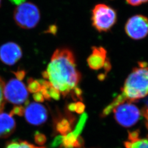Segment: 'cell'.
<instances>
[{
    "label": "cell",
    "mask_w": 148,
    "mask_h": 148,
    "mask_svg": "<svg viewBox=\"0 0 148 148\" xmlns=\"http://www.w3.org/2000/svg\"><path fill=\"white\" fill-rule=\"evenodd\" d=\"M42 76L64 97L71 95L78 87L81 78L74 53L67 48H60L54 51Z\"/></svg>",
    "instance_id": "6da1fadb"
},
{
    "label": "cell",
    "mask_w": 148,
    "mask_h": 148,
    "mask_svg": "<svg viewBox=\"0 0 148 148\" xmlns=\"http://www.w3.org/2000/svg\"><path fill=\"white\" fill-rule=\"evenodd\" d=\"M125 99L133 102L148 95V66L144 62L133 69L125 81L120 93Z\"/></svg>",
    "instance_id": "7a4b0ae2"
},
{
    "label": "cell",
    "mask_w": 148,
    "mask_h": 148,
    "mask_svg": "<svg viewBox=\"0 0 148 148\" xmlns=\"http://www.w3.org/2000/svg\"><path fill=\"white\" fill-rule=\"evenodd\" d=\"M91 19L93 27L98 32H108L116 23V12L109 5L98 4L92 11Z\"/></svg>",
    "instance_id": "3957f363"
},
{
    "label": "cell",
    "mask_w": 148,
    "mask_h": 148,
    "mask_svg": "<svg viewBox=\"0 0 148 148\" xmlns=\"http://www.w3.org/2000/svg\"><path fill=\"white\" fill-rule=\"evenodd\" d=\"M40 16V12L37 5L30 2L18 5L13 14L16 25L24 29H31L36 27Z\"/></svg>",
    "instance_id": "277c9868"
},
{
    "label": "cell",
    "mask_w": 148,
    "mask_h": 148,
    "mask_svg": "<svg viewBox=\"0 0 148 148\" xmlns=\"http://www.w3.org/2000/svg\"><path fill=\"white\" fill-rule=\"evenodd\" d=\"M117 122L122 126L130 127L137 122L141 112L132 102L126 101L118 104L112 110Z\"/></svg>",
    "instance_id": "5b68a950"
},
{
    "label": "cell",
    "mask_w": 148,
    "mask_h": 148,
    "mask_svg": "<svg viewBox=\"0 0 148 148\" xmlns=\"http://www.w3.org/2000/svg\"><path fill=\"white\" fill-rule=\"evenodd\" d=\"M3 95L5 99L17 106L26 103L29 96L25 85L16 79H10L5 85Z\"/></svg>",
    "instance_id": "8992f818"
},
{
    "label": "cell",
    "mask_w": 148,
    "mask_h": 148,
    "mask_svg": "<svg viewBox=\"0 0 148 148\" xmlns=\"http://www.w3.org/2000/svg\"><path fill=\"white\" fill-rule=\"evenodd\" d=\"M127 35L133 40L143 39L148 35V18L143 15H136L127 21L125 27Z\"/></svg>",
    "instance_id": "52a82bcc"
},
{
    "label": "cell",
    "mask_w": 148,
    "mask_h": 148,
    "mask_svg": "<svg viewBox=\"0 0 148 148\" xmlns=\"http://www.w3.org/2000/svg\"><path fill=\"white\" fill-rule=\"evenodd\" d=\"M24 115L29 123L33 125H41L46 121L48 114L46 108L41 104L32 103L25 109Z\"/></svg>",
    "instance_id": "ba28073f"
},
{
    "label": "cell",
    "mask_w": 148,
    "mask_h": 148,
    "mask_svg": "<svg viewBox=\"0 0 148 148\" xmlns=\"http://www.w3.org/2000/svg\"><path fill=\"white\" fill-rule=\"evenodd\" d=\"M22 55L21 48L16 43H5L0 47V60L6 65H14L21 59Z\"/></svg>",
    "instance_id": "9c48e42d"
},
{
    "label": "cell",
    "mask_w": 148,
    "mask_h": 148,
    "mask_svg": "<svg viewBox=\"0 0 148 148\" xmlns=\"http://www.w3.org/2000/svg\"><path fill=\"white\" fill-rule=\"evenodd\" d=\"M107 52L102 47H93L92 53L87 59V63L90 68L98 70L104 68L106 71L111 68L110 63L108 60Z\"/></svg>",
    "instance_id": "30bf717a"
},
{
    "label": "cell",
    "mask_w": 148,
    "mask_h": 148,
    "mask_svg": "<svg viewBox=\"0 0 148 148\" xmlns=\"http://www.w3.org/2000/svg\"><path fill=\"white\" fill-rule=\"evenodd\" d=\"M14 119L10 114L0 112V138L8 137L16 130Z\"/></svg>",
    "instance_id": "8fae6325"
},
{
    "label": "cell",
    "mask_w": 148,
    "mask_h": 148,
    "mask_svg": "<svg viewBox=\"0 0 148 148\" xmlns=\"http://www.w3.org/2000/svg\"><path fill=\"white\" fill-rule=\"evenodd\" d=\"M138 131L129 133L128 140L125 142L126 148H148V139L139 137Z\"/></svg>",
    "instance_id": "7c38bea8"
},
{
    "label": "cell",
    "mask_w": 148,
    "mask_h": 148,
    "mask_svg": "<svg viewBox=\"0 0 148 148\" xmlns=\"http://www.w3.org/2000/svg\"><path fill=\"white\" fill-rule=\"evenodd\" d=\"M38 81L41 85L40 91L42 92L45 99L50 100L51 99H53L54 100H59L60 99V93L48 81L43 79H39Z\"/></svg>",
    "instance_id": "4fadbf2b"
},
{
    "label": "cell",
    "mask_w": 148,
    "mask_h": 148,
    "mask_svg": "<svg viewBox=\"0 0 148 148\" xmlns=\"http://www.w3.org/2000/svg\"><path fill=\"white\" fill-rule=\"evenodd\" d=\"M72 122L68 119L63 118L57 122L56 125V131L61 134V136H65L72 130Z\"/></svg>",
    "instance_id": "5bb4252c"
},
{
    "label": "cell",
    "mask_w": 148,
    "mask_h": 148,
    "mask_svg": "<svg viewBox=\"0 0 148 148\" xmlns=\"http://www.w3.org/2000/svg\"><path fill=\"white\" fill-rule=\"evenodd\" d=\"M87 119V115L86 113H84L79 118V120L77 122L75 128L74 130L71 131V133L73 134L75 137L77 138L80 137L79 135L81 133L83 128L85 126L86 122Z\"/></svg>",
    "instance_id": "9a60e30c"
},
{
    "label": "cell",
    "mask_w": 148,
    "mask_h": 148,
    "mask_svg": "<svg viewBox=\"0 0 148 148\" xmlns=\"http://www.w3.org/2000/svg\"><path fill=\"white\" fill-rule=\"evenodd\" d=\"M5 148H45L36 147L25 141H12L8 143Z\"/></svg>",
    "instance_id": "2e32d148"
},
{
    "label": "cell",
    "mask_w": 148,
    "mask_h": 148,
    "mask_svg": "<svg viewBox=\"0 0 148 148\" xmlns=\"http://www.w3.org/2000/svg\"><path fill=\"white\" fill-rule=\"evenodd\" d=\"M41 89V85L39 82L38 80L30 78L27 79V90L30 93H35L39 92Z\"/></svg>",
    "instance_id": "e0dca14e"
},
{
    "label": "cell",
    "mask_w": 148,
    "mask_h": 148,
    "mask_svg": "<svg viewBox=\"0 0 148 148\" xmlns=\"http://www.w3.org/2000/svg\"><path fill=\"white\" fill-rule=\"evenodd\" d=\"M5 87V82L0 77V112H1L4 109L5 101L3 95V90Z\"/></svg>",
    "instance_id": "ac0fdd59"
},
{
    "label": "cell",
    "mask_w": 148,
    "mask_h": 148,
    "mask_svg": "<svg viewBox=\"0 0 148 148\" xmlns=\"http://www.w3.org/2000/svg\"><path fill=\"white\" fill-rule=\"evenodd\" d=\"M24 111H25V109L23 106H17L14 107V108L12 110L10 114L12 116L14 115L21 116L24 114Z\"/></svg>",
    "instance_id": "d6986e66"
},
{
    "label": "cell",
    "mask_w": 148,
    "mask_h": 148,
    "mask_svg": "<svg viewBox=\"0 0 148 148\" xmlns=\"http://www.w3.org/2000/svg\"><path fill=\"white\" fill-rule=\"evenodd\" d=\"M141 114L143 115L146 120V123L148 127V97L144 101V106L143 107Z\"/></svg>",
    "instance_id": "ffe728a7"
},
{
    "label": "cell",
    "mask_w": 148,
    "mask_h": 148,
    "mask_svg": "<svg viewBox=\"0 0 148 148\" xmlns=\"http://www.w3.org/2000/svg\"><path fill=\"white\" fill-rule=\"evenodd\" d=\"M85 109V105L81 101L75 103V112L78 114H82L84 112Z\"/></svg>",
    "instance_id": "44dd1931"
},
{
    "label": "cell",
    "mask_w": 148,
    "mask_h": 148,
    "mask_svg": "<svg viewBox=\"0 0 148 148\" xmlns=\"http://www.w3.org/2000/svg\"><path fill=\"white\" fill-rule=\"evenodd\" d=\"M35 139L36 143L39 144H43L46 142V138L43 134L39 132H36L35 135Z\"/></svg>",
    "instance_id": "7402d4cb"
},
{
    "label": "cell",
    "mask_w": 148,
    "mask_h": 148,
    "mask_svg": "<svg viewBox=\"0 0 148 148\" xmlns=\"http://www.w3.org/2000/svg\"><path fill=\"white\" fill-rule=\"evenodd\" d=\"M127 3L132 6H138L148 2V0H126Z\"/></svg>",
    "instance_id": "603a6c76"
},
{
    "label": "cell",
    "mask_w": 148,
    "mask_h": 148,
    "mask_svg": "<svg viewBox=\"0 0 148 148\" xmlns=\"http://www.w3.org/2000/svg\"><path fill=\"white\" fill-rule=\"evenodd\" d=\"M33 98L34 99L35 101H37V102H38V103H42L45 101L44 97L43 95L42 92L40 90L39 92H37L36 93H34Z\"/></svg>",
    "instance_id": "cb8c5ba5"
},
{
    "label": "cell",
    "mask_w": 148,
    "mask_h": 148,
    "mask_svg": "<svg viewBox=\"0 0 148 148\" xmlns=\"http://www.w3.org/2000/svg\"><path fill=\"white\" fill-rule=\"evenodd\" d=\"M13 73L15 75L16 79H19L20 81H21L24 79V78L25 77V75H26V72L23 70H18Z\"/></svg>",
    "instance_id": "d4e9b609"
},
{
    "label": "cell",
    "mask_w": 148,
    "mask_h": 148,
    "mask_svg": "<svg viewBox=\"0 0 148 148\" xmlns=\"http://www.w3.org/2000/svg\"><path fill=\"white\" fill-rule=\"evenodd\" d=\"M12 3L16 5H21L22 3H25L26 0H10Z\"/></svg>",
    "instance_id": "484cf974"
},
{
    "label": "cell",
    "mask_w": 148,
    "mask_h": 148,
    "mask_svg": "<svg viewBox=\"0 0 148 148\" xmlns=\"http://www.w3.org/2000/svg\"><path fill=\"white\" fill-rule=\"evenodd\" d=\"M2 0H0V7H1V3H2Z\"/></svg>",
    "instance_id": "4316f807"
}]
</instances>
